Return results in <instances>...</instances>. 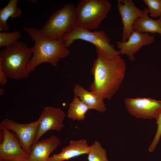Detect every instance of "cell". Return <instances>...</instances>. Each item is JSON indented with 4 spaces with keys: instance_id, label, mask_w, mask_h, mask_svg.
I'll use <instances>...</instances> for the list:
<instances>
[{
    "instance_id": "8992f818",
    "label": "cell",
    "mask_w": 161,
    "mask_h": 161,
    "mask_svg": "<svg viewBox=\"0 0 161 161\" xmlns=\"http://www.w3.org/2000/svg\"><path fill=\"white\" fill-rule=\"evenodd\" d=\"M112 7L107 0H82L76 7L79 27L90 30L97 29Z\"/></svg>"
},
{
    "instance_id": "44dd1931",
    "label": "cell",
    "mask_w": 161,
    "mask_h": 161,
    "mask_svg": "<svg viewBox=\"0 0 161 161\" xmlns=\"http://www.w3.org/2000/svg\"><path fill=\"white\" fill-rule=\"evenodd\" d=\"M148 7V14L151 18L161 16V0H143Z\"/></svg>"
},
{
    "instance_id": "4fadbf2b",
    "label": "cell",
    "mask_w": 161,
    "mask_h": 161,
    "mask_svg": "<svg viewBox=\"0 0 161 161\" xmlns=\"http://www.w3.org/2000/svg\"><path fill=\"white\" fill-rule=\"evenodd\" d=\"M61 143L55 135L39 140L33 144L28 161H50L49 156Z\"/></svg>"
},
{
    "instance_id": "cb8c5ba5",
    "label": "cell",
    "mask_w": 161,
    "mask_h": 161,
    "mask_svg": "<svg viewBox=\"0 0 161 161\" xmlns=\"http://www.w3.org/2000/svg\"><path fill=\"white\" fill-rule=\"evenodd\" d=\"M38 1V0H28V2H30L33 4L36 3Z\"/></svg>"
},
{
    "instance_id": "ffe728a7",
    "label": "cell",
    "mask_w": 161,
    "mask_h": 161,
    "mask_svg": "<svg viewBox=\"0 0 161 161\" xmlns=\"http://www.w3.org/2000/svg\"><path fill=\"white\" fill-rule=\"evenodd\" d=\"M21 37V33L19 31L1 32H0V47H7L13 45L19 41Z\"/></svg>"
},
{
    "instance_id": "484cf974",
    "label": "cell",
    "mask_w": 161,
    "mask_h": 161,
    "mask_svg": "<svg viewBox=\"0 0 161 161\" xmlns=\"http://www.w3.org/2000/svg\"><path fill=\"white\" fill-rule=\"evenodd\" d=\"M0 161H3L2 160H0ZM8 161H18V160H9Z\"/></svg>"
},
{
    "instance_id": "7402d4cb",
    "label": "cell",
    "mask_w": 161,
    "mask_h": 161,
    "mask_svg": "<svg viewBox=\"0 0 161 161\" xmlns=\"http://www.w3.org/2000/svg\"><path fill=\"white\" fill-rule=\"evenodd\" d=\"M156 119L157 125V130L154 139L148 148V151L151 152L155 149L161 137V111Z\"/></svg>"
},
{
    "instance_id": "5bb4252c",
    "label": "cell",
    "mask_w": 161,
    "mask_h": 161,
    "mask_svg": "<svg viewBox=\"0 0 161 161\" xmlns=\"http://www.w3.org/2000/svg\"><path fill=\"white\" fill-rule=\"evenodd\" d=\"M87 141L84 139L70 141L69 144L61 151L50 157V161H65L79 156L88 154L89 150Z\"/></svg>"
},
{
    "instance_id": "603a6c76",
    "label": "cell",
    "mask_w": 161,
    "mask_h": 161,
    "mask_svg": "<svg viewBox=\"0 0 161 161\" xmlns=\"http://www.w3.org/2000/svg\"><path fill=\"white\" fill-rule=\"evenodd\" d=\"M8 77L0 66V84L1 86H4L7 83Z\"/></svg>"
},
{
    "instance_id": "d6986e66",
    "label": "cell",
    "mask_w": 161,
    "mask_h": 161,
    "mask_svg": "<svg viewBox=\"0 0 161 161\" xmlns=\"http://www.w3.org/2000/svg\"><path fill=\"white\" fill-rule=\"evenodd\" d=\"M87 154L88 161H110L108 159L106 150L97 140L90 146Z\"/></svg>"
},
{
    "instance_id": "ac0fdd59",
    "label": "cell",
    "mask_w": 161,
    "mask_h": 161,
    "mask_svg": "<svg viewBox=\"0 0 161 161\" xmlns=\"http://www.w3.org/2000/svg\"><path fill=\"white\" fill-rule=\"evenodd\" d=\"M89 109L78 97L74 96L69 104L66 117L73 120L82 121L85 119L86 114Z\"/></svg>"
},
{
    "instance_id": "7a4b0ae2",
    "label": "cell",
    "mask_w": 161,
    "mask_h": 161,
    "mask_svg": "<svg viewBox=\"0 0 161 161\" xmlns=\"http://www.w3.org/2000/svg\"><path fill=\"white\" fill-rule=\"evenodd\" d=\"M23 30L34 42L32 47V56L26 69L29 75L37 67L44 63H49L56 66L59 61L66 57L70 52L64 44L62 38L57 40L48 39L42 36L37 28L24 27Z\"/></svg>"
},
{
    "instance_id": "5b68a950",
    "label": "cell",
    "mask_w": 161,
    "mask_h": 161,
    "mask_svg": "<svg viewBox=\"0 0 161 161\" xmlns=\"http://www.w3.org/2000/svg\"><path fill=\"white\" fill-rule=\"evenodd\" d=\"M62 39L67 48L75 41L80 40L94 45L97 55L112 58L120 54V51L116 50L114 45L111 44L110 38L106 33L102 30L92 31L76 25L71 31L66 34Z\"/></svg>"
},
{
    "instance_id": "7c38bea8",
    "label": "cell",
    "mask_w": 161,
    "mask_h": 161,
    "mask_svg": "<svg viewBox=\"0 0 161 161\" xmlns=\"http://www.w3.org/2000/svg\"><path fill=\"white\" fill-rule=\"evenodd\" d=\"M155 39L149 33L141 32L134 30L125 42H116L117 48L120 54L126 55L131 61L135 60L134 55L143 46L153 43Z\"/></svg>"
},
{
    "instance_id": "9c48e42d",
    "label": "cell",
    "mask_w": 161,
    "mask_h": 161,
    "mask_svg": "<svg viewBox=\"0 0 161 161\" xmlns=\"http://www.w3.org/2000/svg\"><path fill=\"white\" fill-rule=\"evenodd\" d=\"M124 103L130 114L137 118L156 119L161 111V100L138 97L126 98Z\"/></svg>"
},
{
    "instance_id": "ba28073f",
    "label": "cell",
    "mask_w": 161,
    "mask_h": 161,
    "mask_svg": "<svg viewBox=\"0 0 161 161\" xmlns=\"http://www.w3.org/2000/svg\"><path fill=\"white\" fill-rule=\"evenodd\" d=\"M39 120L27 124L17 123L8 118H5L0 126L11 131L17 136L23 148L29 154L33 144L39 126Z\"/></svg>"
},
{
    "instance_id": "2e32d148",
    "label": "cell",
    "mask_w": 161,
    "mask_h": 161,
    "mask_svg": "<svg viewBox=\"0 0 161 161\" xmlns=\"http://www.w3.org/2000/svg\"><path fill=\"white\" fill-rule=\"evenodd\" d=\"M144 10L143 15L134 23V30L143 33H158L161 37V16L154 20L149 17L147 8Z\"/></svg>"
},
{
    "instance_id": "277c9868",
    "label": "cell",
    "mask_w": 161,
    "mask_h": 161,
    "mask_svg": "<svg viewBox=\"0 0 161 161\" xmlns=\"http://www.w3.org/2000/svg\"><path fill=\"white\" fill-rule=\"evenodd\" d=\"M77 20L76 7L72 3L66 4L51 14L39 31L48 39L58 40L72 30Z\"/></svg>"
},
{
    "instance_id": "6da1fadb",
    "label": "cell",
    "mask_w": 161,
    "mask_h": 161,
    "mask_svg": "<svg viewBox=\"0 0 161 161\" xmlns=\"http://www.w3.org/2000/svg\"><path fill=\"white\" fill-rule=\"evenodd\" d=\"M126 69L120 55L112 58L97 55L91 70L94 80L90 91L103 100L110 99L122 83Z\"/></svg>"
},
{
    "instance_id": "3957f363",
    "label": "cell",
    "mask_w": 161,
    "mask_h": 161,
    "mask_svg": "<svg viewBox=\"0 0 161 161\" xmlns=\"http://www.w3.org/2000/svg\"><path fill=\"white\" fill-rule=\"evenodd\" d=\"M32 51V47L21 41L0 50V66L8 78L18 80L28 78L26 69Z\"/></svg>"
},
{
    "instance_id": "d4e9b609",
    "label": "cell",
    "mask_w": 161,
    "mask_h": 161,
    "mask_svg": "<svg viewBox=\"0 0 161 161\" xmlns=\"http://www.w3.org/2000/svg\"><path fill=\"white\" fill-rule=\"evenodd\" d=\"M4 89L2 88H0V95H2L4 94Z\"/></svg>"
},
{
    "instance_id": "9a60e30c",
    "label": "cell",
    "mask_w": 161,
    "mask_h": 161,
    "mask_svg": "<svg viewBox=\"0 0 161 161\" xmlns=\"http://www.w3.org/2000/svg\"><path fill=\"white\" fill-rule=\"evenodd\" d=\"M74 96L78 97L89 108L101 113L106 110L103 99L93 92L87 91L81 85L75 84L73 89Z\"/></svg>"
},
{
    "instance_id": "e0dca14e",
    "label": "cell",
    "mask_w": 161,
    "mask_h": 161,
    "mask_svg": "<svg viewBox=\"0 0 161 161\" xmlns=\"http://www.w3.org/2000/svg\"><path fill=\"white\" fill-rule=\"evenodd\" d=\"M18 0H11L0 10V31H6L9 29L7 21L9 18H15L20 16L21 9L17 6Z\"/></svg>"
},
{
    "instance_id": "8fae6325",
    "label": "cell",
    "mask_w": 161,
    "mask_h": 161,
    "mask_svg": "<svg viewBox=\"0 0 161 161\" xmlns=\"http://www.w3.org/2000/svg\"><path fill=\"white\" fill-rule=\"evenodd\" d=\"M117 7L123 25L121 41L124 42L133 31L134 23L143 15L144 10L137 8L132 0H118Z\"/></svg>"
},
{
    "instance_id": "52a82bcc",
    "label": "cell",
    "mask_w": 161,
    "mask_h": 161,
    "mask_svg": "<svg viewBox=\"0 0 161 161\" xmlns=\"http://www.w3.org/2000/svg\"><path fill=\"white\" fill-rule=\"evenodd\" d=\"M0 129L2 134L0 160L28 161L29 154L22 147L15 134L0 126Z\"/></svg>"
},
{
    "instance_id": "30bf717a",
    "label": "cell",
    "mask_w": 161,
    "mask_h": 161,
    "mask_svg": "<svg viewBox=\"0 0 161 161\" xmlns=\"http://www.w3.org/2000/svg\"><path fill=\"white\" fill-rule=\"evenodd\" d=\"M66 116L65 112L59 108L51 106L45 107L38 118L39 126L33 144L48 131L61 130L64 127V121Z\"/></svg>"
}]
</instances>
